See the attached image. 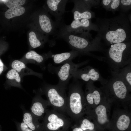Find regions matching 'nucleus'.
Returning a JSON list of instances; mask_svg holds the SVG:
<instances>
[{
    "label": "nucleus",
    "instance_id": "obj_20",
    "mask_svg": "<svg viewBox=\"0 0 131 131\" xmlns=\"http://www.w3.org/2000/svg\"><path fill=\"white\" fill-rule=\"evenodd\" d=\"M25 11V8L22 6H15L11 7L6 11L5 16L7 19H10L23 15Z\"/></svg>",
    "mask_w": 131,
    "mask_h": 131
},
{
    "label": "nucleus",
    "instance_id": "obj_6",
    "mask_svg": "<svg viewBox=\"0 0 131 131\" xmlns=\"http://www.w3.org/2000/svg\"><path fill=\"white\" fill-rule=\"evenodd\" d=\"M109 89L104 95L108 100L111 104L115 103L128 109L131 99L128 87L124 82L120 80H116L111 84Z\"/></svg>",
    "mask_w": 131,
    "mask_h": 131
},
{
    "label": "nucleus",
    "instance_id": "obj_17",
    "mask_svg": "<svg viewBox=\"0 0 131 131\" xmlns=\"http://www.w3.org/2000/svg\"><path fill=\"white\" fill-rule=\"evenodd\" d=\"M83 53L72 49L67 52L54 54L52 52L49 54V57L51 58L56 64H63L72 60L80 54Z\"/></svg>",
    "mask_w": 131,
    "mask_h": 131
},
{
    "label": "nucleus",
    "instance_id": "obj_25",
    "mask_svg": "<svg viewBox=\"0 0 131 131\" xmlns=\"http://www.w3.org/2000/svg\"><path fill=\"white\" fill-rule=\"evenodd\" d=\"M7 78L9 80H15L17 82H20L21 79L18 73L12 69L9 71L7 74Z\"/></svg>",
    "mask_w": 131,
    "mask_h": 131
},
{
    "label": "nucleus",
    "instance_id": "obj_22",
    "mask_svg": "<svg viewBox=\"0 0 131 131\" xmlns=\"http://www.w3.org/2000/svg\"><path fill=\"white\" fill-rule=\"evenodd\" d=\"M29 41L31 46L36 48L40 47L41 44V43L37 37L36 33L34 32L31 31L29 33Z\"/></svg>",
    "mask_w": 131,
    "mask_h": 131
},
{
    "label": "nucleus",
    "instance_id": "obj_7",
    "mask_svg": "<svg viewBox=\"0 0 131 131\" xmlns=\"http://www.w3.org/2000/svg\"><path fill=\"white\" fill-rule=\"evenodd\" d=\"M111 104L104 96L100 103L94 108L89 111L86 115L99 125H107L110 123L111 119Z\"/></svg>",
    "mask_w": 131,
    "mask_h": 131
},
{
    "label": "nucleus",
    "instance_id": "obj_21",
    "mask_svg": "<svg viewBox=\"0 0 131 131\" xmlns=\"http://www.w3.org/2000/svg\"><path fill=\"white\" fill-rule=\"evenodd\" d=\"M102 4L103 7L107 10L115 11L120 7V0H103Z\"/></svg>",
    "mask_w": 131,
    "mask_h": 131
},
{
    "label": "nucleus",
    "instance_id": "obj_14",
    "mask_svg": "<svg viewBox=\"0 0 131 131\" xmlns=\"http://www.w3.org/2000/svg\"><path fill=\"white\" fill-rule=\"evenodd\" d=\"M69 0H48L46 5L51 15L59 22L62 20V16L66 12V4Z\"/></svg>",
    "mask_w": 131,
    "mask_h": 131
},
{
    "label": "nucleus",
    "instance_id": "obj_29",
    "mask_svg": "<svg viewBox=\"0 0 131 131\" xmlns=\"http://www.w3.org/2000/svg\"><path fill=\"white\" fill-rule=\"evenodd\" d=\"M125 78L126 82L129 85L130 87L131 85V72H128L126 75Z\"/></svg>",
    "mask_w": 131,
    "mask_h": 131
},
{
    "label": "nucleus",
    "instance_id": "obj_19",
    "mask_svg": "<svg viewBox=\"0 0 131 131\" xmlns=\"http://www.w3.org/2000/svg\"><path fill=\"white\" fill-rule=\"evenodd\" d=\"M92 120L90 117L86 115L82 118L75 124L83 131H92L94 129L95 125Z\"/></svg>",
    "mask_w": 131,
    "mask_h": 131
},
{
    "label": "nucleus",
    "instance_id": "obj_9",
    "mask_svg": "<svg viewBox=\"0 0 131 131\" xmlns=\"http://www.w3.org/2000/svg\"><path fill=\"white\" fill-rule=\"evenodd\" d=\"M80 65L81 64H75L71 60L63 64L58 67H55L54 73L57 74L59 79L57 84L66 90L70 79L73 77Z\"/></svg>",
    "mask_w": 131,
    "mask_h": 131
},
{
    "label": "nucleus",
    "instance_id": "obj_24",
    "mask_svg": "<svg viewBox=\"0 0 131 131\" xmlns=\"http://www.w3.org/2000/svg\"><path fill=\"white\" fill-rule=\"evenodd\" d=\"M8 8H10L15 6H19L24 4L26 0H1Z\"/></svg>",
    "mask_w": 131,
    "mask_h": 131
},
{
    "label": "nucleus",
    "instance_id": "obj_5",
    "mask_svg": "<svg viewBox=\"0 0 131 131\" xmlns=\"http://www.w3.org/2000/svg\"><path fill=\"white\" fill-rule=\"evenodd\" d=\"M44 92L49 106H51L53 109L58 112L67 115V96L66 90L58 84H48L45 86Z\"/></svg>",
    "mask_w": 131,
    "mask_h": 131
},
{
    "label": "nucleus",
    "instance_id": "obj_15",
    "mask_svg": "<svg viewBox=\"0 0 131 131\" xmlns=\"http://www.w3.org/2000/svg\"><path fill=\"white\" fill-rule=\"evenodd\" d=\"M48 106L47 100L43 99L40 95H38L32 100L30 112L38 120L42 119Z\"/></svg>",
    "mask_w": 131,
    "mask_h": 131
},
{
    "label": "nucleus",
    "instance_id": "obj_8",
    "mask_svg": "<svg viewBox=\"0 0 131 131\" xmlns=\"http://www.w3.org/2000/svg\"><path fill=\"white\" fill-rule=\"evenodd\" d=\"M59 29L74 34L89 32L91 30L98 32V30L96 24L93 23L90 19H86L74 20L68 25H66L63 21L60 25Z\"/></svg>",
    "mask_w": 131,
    "mask_h": 131
},
{
    "label": "nucleus",
    "instance_id": "obj_1",
    "mask_svg": "<svg viewBox=\"0 0 131 131\" xmlns=\"http://www.w3.org/2000/svg\"><path fill=\"white\" fill-rule=\"evenodd\" d=\"M97 36L112 44L128 41L131 28L128 18L124 14L110 18L98 20Z\"/></svg>",
    "mask_w": 131,
    "mask_h": 131
},
{
    "label": "nucleus",
    "instance_id": "obj_4",
    "mask_svg": "<svg viewBox=\"0 0 131 131\" xmlns=\"http://www.w3.org/2000/svg\"><path fill=\"white\" fill-rule=\"evenodd\" d=\"M72 121L54 109H47L41 123L44 131H67L72 125Z\"/></svg>",
    "mask_w": 131,
    "mask_h": 131
},
{
    "label": "nucleus",
    "instance_id": "obj_32",
    "mask_svg": "<svg viewBox=\"0 0 131 131\" xmlns=\"http://www.w3.org/2000/svg\"></svg>",
    "mask_w": 131,
    "mask_h": 131
},
{
    "label": "nucleus",
    "instance_id": "obj_16",
    "mask_svg": "<svg viewBox=\"0 0 131 131\" xmlns=\"http://www.w3.org/2000/svg\"><path fill=\"white\" fill-rule=\"evenodd\" d=\"M73 77L74 79H80L85 82L98 80L99 77L98 73L94 69L87 67L76 70Z\"/></svg>",
    "mask_w": 131,
    "mask_h": 131
},
{
    "label": "nucleus",
    "instance_id": "obj_26",
    "mask_svg": "<svg viewBox=\"0 0 131 131\" xmlns=\"http://www.w3.org/2000/svg\"><path fill=\"white\" fill-rule=\"evenodd\" d=\"M11 67L12 69L15 70L18 73L20 72L22 69L26 67L25 64L23 62L17 60H15L13 62Z\"/></svg>",
    "mask_w": 131,
    "mask_h": 131
},
{
    "label": "nucleus",
    "instance_id": "obj_3",
    "mask_svg": "<svg viewBox=\"0 0 131 131\" xmlns=\"http://www.w3.org/2000/svg\"><path fill=\"white\" fill-rule=\"evenodd\" d=\"M56 39L63 40L73 49L83 53L93 50L101 40L98 36L93 38L90 32L74 34L59 29Z\"/></svg>",
    "mask_w": 131,
    "mask_h": 131
},
{
    "label": "nucleus",
    "instance_id": "obj_2",
    "mask_svg": "<svg viewBox=\"0 0 131 131\" xmlns=\"http://www.w3.org/2000/svg\"><path fill=\"white\" fill-rule=\"evenodd\" d=\"M74 79L68 87L66 111L67 115L76 123L86 115L88 107L81 85Z\"/></svg>",
    "mask_w": 131,
    "mask_h": 131
},
{
    "label": "nucleus",
    "instance_id": "obj_10",
    "mask_svg": "<svg viewBox=\"0 0 131 131\" xmlns=\"http://www.w3.org/2000/svg\"><path fill=\"white\" fill-rule=\"evenodd\" d=\"M130 47L126 42L112 44L109 50V57L115 63L121 64L130 56Z\"/></svg>",
    "mask_w": 131,
    "mask_h": 131
},
{
    "label": "nucleus",
    "instance_id": "obj_12",
    "mask_svg": "<svg viewBox=\"0 0 131 131\" xmlns=\"http://www.w3.org/2000/svg\"><path fill=\"white\" fill-rule=\"evenodd\" d=\"M74 6L72 12L74 20L82 19H90L95 16L94 13L90 10L91 7L85 0H72Z\"/></svg>",
    "mask_w": 131,
    "mask_h": 131
},
{
    "label": "nucleus",
    "instance_id": "obj_30",
    "mask_svg": "<svg viewBox=\"0 0 131 131\" xmlns=\"http://www.w3.org/2000/svg\"><path fill=\"white\" fill-rule=\"evenodd\" d=\"M71 127L72 129V131H86L82 130L76 124L74 125H72Z\"/></svg>",
    "mask_w": 131,
    "mask_h": 131
},
{
    "label": "nucleus",
    "instance_id": "obj_23",
    "mask_svg": "<svg viewBox=\"0 0 131 131\" xmlns=\"http://www.w3.org/2000/svg\"><path fill=\"white\" fill-rule=\"evenodd\" d=\"M25 57L27 59H33L38 63H42L44 60V58L41 55L33 50L27 52Z\"/></svg>",
    "mask_w": 131,
    "mask_h": 131
},
{
    "label": "nucleus",
    "instance_id": "obj_11",
    "mask_svg": "<svg viewBox=\"0 0 131 131\" xmlns=\"http://www.w3.org/2000/svg\"><path fill=\"white\" fill-rule=\"evenodd\" d=\"M86 101L88 107V110H91L98 105L104 97L99 89L93 86L89 82L86 85L85 94Z\"/></svg>",
    "mask_w": 131,
    "mask_h": 131
},
{
    "label": "nucleus",
    "instance_id": "obj_27",
    "mask_svg": "<svg viewBox=\"0 0 131 131\" xmlns=\"http://www.w3.org/2000/svg\"><path fill=\"white\" fill-rule=\"evenodd\" d=\"M131 5V0H120V7L122 10L124 11H126L130 9Z\"/></svg>",
    "mask_w": 131,
    "mask_h": 131
},
{
    "label": "nucleus",
    "instance_id": "obj_18",
    "mask_svg": "<svg viewBox=\"0 0 131 131\" xmlns=\"http://www.w3.org/2000/svg\"><path fill=\"white\" fill-rule=\"evenodd\" d=\"M23 122L33 131H44L42 123L31 112H24Z\"/></svg>",
    "mask_w": 131,
    "mask_h": 131
},
{
    "label": "nucleus",
    "instance_id": "obj_31",
    "mask_svg": "<svg viewBox=\"0 0 131 131\" xmlns=\"http://www.w3.org/2000/svg\"><path fill=\"white\" fill-rule=\"evenodd\" d=\"M3 64L0 59V75L1 74L3 70Z\"/></svg>",
    "mask_w": 131,
    "mask_h": 131
},
{
    "label": "nucleus",
    "instance_id": "obj_28",
    "mask_svg": "<svg viewBox=\"0 0 131 131\" xmlns=\"http://www.w3.org/2000/svg\"><path fill=\"white\" fill-rule=\"evenodd\" d=\"M16 123L18 131H33L23 122L21 123L16 122Z\"/></svg>",
    "mask_w": 131,
    "mask_h": 131
},
{
    "label": "nucleus",
    "instance_id": "obj_13",
    "mask_svg": "<svg viewBox=\"0 0 131 131\" xmlns=\"http://www.w3.org/2000/svg\"><path fill=\"white\" fill-rule=\"evenodd\" d=\"M110 121L114 122L119 130L125 131L128 128L130 124L131 113L128 109H125L114 111Z\"/></svg>",
    "mask_w": 131,
    "mask_h": 131
}]
</instances>
